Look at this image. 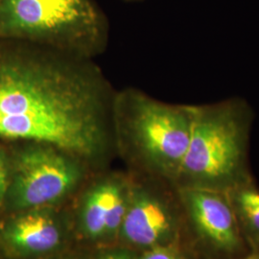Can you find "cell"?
I'll use <instances>...</instances> for the list:
<instances>
[{
  "label": "cell",
  "mask_w": 259,
  "mask_h": 259,
  "mask_svg": "<svg viewBox=\"0 0 259 259\" xmlns=\"http://www.w3.org/2000/svg\"><path fill=\"white\" fill-rule=\"evenodd\" d=\"M102 121L96 92L83 78L45 62L0 69V138L92 156L102 144Z\"/></svg>",
  "instance_id": "cell-1"
},
{
  "label": "cell",
  "mask_w": 259,
  "mask_h": 259,
  "mask_svg": "<svg viewBox=\"0 0 259 259\" xmlns=\"http://www.w3.org/2000/svg\"><path fill=\"white\" fill-rule=\"evenodd\" d=\"M250 123V108L239 99L194 106L190 139L177 179L184 186L225 192L249 179Z\"/></svg>",
  "instance_id": "cell-2"
},
{
  "label": "cell",
  "mask_w": 259,
  "mask_h": 259,
  "mask_svg": "<svg viewBox=\"0 0 259 259\" xmlns=\"http://www.w3.org/2000/svg\"><path fill=\"white\" fill-rule=\"evenodd\" d=\"M194 106H175L136 95L130 118L142 156L160 173L176 178L189 143Z\"/></svg>",
  "instance_id": "cell-3"
},
{
  "label": "cell",
  "mask_w": 259,
  "mask_h": 259,
  "mask_svg": "<svg viewBox=\"0 0 259 259\" xmlns=\"http://www.w3.org/2000/svg\"><path fill=\"white\" fill-rule=\"evenodd\" d=\"M1 19L10 30L49 41H73L97 26L90 0H4Z\"/></svg>",
  "instance_id": "cell-4"
},
{
  "label": "cell",
  "mask_w": 259,
  "mask_h": 259,
  "mask_svg": "<svg viewBox=\"0 0 259 259\" xmlns=\"http://www.w3.org/2000/svg\"><path fill=\"white\" fill-rule=\"evenodd\" d=\"M80 176L74 162L52 146L28 149L16 171L15 196L21 207L53 203L74 186Z\"/></svg>",
  "instance_id": "cell-5"
},
{
  "label": "cell",
  "mask_w": 259,
  "mask_h": 259,
  "mask_svg": "<svg viewBox=\"0 0 259 259\" xmlns=\"http://www.w3.org/2000/svg\"><path fill=\"white\" fill-rule=\"evenodd\" d=\"M183 198L200 236L216 250L233 252L241 246L239 222L228 192L184 186Z\"/></svg>",
  "instance_id": "cell-6"
},
{
  "label": "cell",
  "mask_w": 259,
  "mask_h": 259,
  "mask_svg": "<svg viewBox=\"0 0 259 259\" xmlns=\"http://www.w3.org/2000/svg\"><path fill=\"white\" fill-rule=\"evenodd\" d=\"M122 231L127 240L139 247L161 245L173 230V220L166 206L157 198L139 194L126 211Z\"/></svg>",
  "instance_id": "cell-7"
},
{
  "label": "cell",
  "mask_w": 259,
  "mask_h": 259,
  "mask_svg": "<svg viewBox=\"0 0 259 259\" xmlns=\"http://www.w3.org/2000/svg\"><path fill=\"white\" fill-rule=\"evenodd\" d=\"M10 237L19 249L29 252L53 250L61 240L55 223L42 213H33L19 218L13 225Z\"/></svg>",
  "instance_id": "cell-8"
},
{
  "label": "cell",
  "mask_w": 259,
  "mask_h": 259,
  "mask_svg": "<svg viewBox=\"0 0 259 259\" xmlns=\"http://www.w3.org/2000/svg\"><path fill=\"white\" fill-rule=\"evenodd\" d=\"M118 189L117 185L109 183L97 186L91 192L83 209V226L90 236L98 237L106 232L108 212Z\"/></svg>",
  "instance_id": "cell-9"
},
{
  "label": "cell",
  "mask_w": 259,
  "mask_h": 259,
  "mask_svg": "<svg viewBox=\"0 0 259 259\" xmlns=\"http://www.w3.org/2000/svg\"><path fill=\"white\" fill-rule=\"evenodd\" d=\"M228 194L231 198L238 221L250 235L259 241V190L250 179L233 187Z\"/></svg>",
  "instance_id": "cell-10"
},
{
  "label": "cell",
  "mask_w": 259,
  "mask_h": 259,
  "mask_svg": "<svg viewBox=\"0 0 259 259\" xmlns=\"http://www.w3.org/2000/svg\"><path fill=\"white\" fill-rule=\"evenodd\" d=\"M126 211L127 209H126L124 197L120 189H118V191L115 193L112 199V202L108 212L105 233H112L118 230V228L122 226Z\"/></svg>",
  "instance_id": "cell-11"
},
{
  "label": "cell",
  "mask_w": 259,
  "mask_h": 259,
  "mask_svg": "<svg viewBox=\"0 0 259 259\" xmlns=\"http://www.w3.org/2000/svg\"><path fill=\"white\" fill-rule=\"evenodd\" d=\"M140 259H185L179 250L164 245H158L151 248Z\"/></svg>",
  "instance_id": "cell-12"
},
{
  "label": "cell",
  "mask_w": 259,
  "mask_h": 259,
  "mask_svg": "<svg viewBox=\"0 0 259 259\" xmlns=\"http://www.w3.org/2000/svg\"><path fill=\"white\" fill-rule=\"evenodd\" d=\"M7 187V171L3 161L0 158V200L3 197Z\"/></svg>",
  "instance_id": "cell-13"
},
{
  "label": "cell",
  "mask_w": 259,
  "mask_h": 259,
  "mask_svg": "<svg viewBox=\"0 0 259 259\" xmlns=\"http://www.w3.org/2000/svg\"><path fill=\"white\" fill-rule=\"evenodd\" d=\"M101 259H131L130 258V255L126 252H119V251H116V252H111V253H108L106 255H104Z\"/></svg>",
  "instance_id": "cell-14"
},
{
  "label": "cell",
  "mask_w": 259,
  "mask_h": 259,
  "mask_svg": "<svg viewBox=\"0 0 259 259\" xmlns=\"http://www.w3.org/2000/svg\"><path fill=\"white\" fill-rule=\"evenodd\" d=\"M242 259H259V254H257V253H252V254H250L249 256Z\"/></svg>",
  "instance_id": "cell-15"
}]
</instances>
